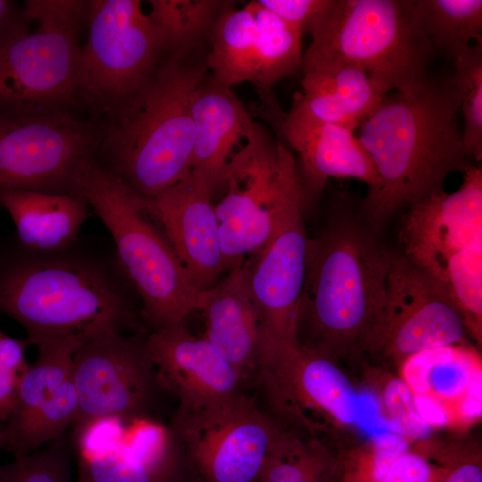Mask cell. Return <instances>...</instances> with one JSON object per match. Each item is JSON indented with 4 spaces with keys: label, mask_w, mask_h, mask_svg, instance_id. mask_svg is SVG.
<instances>
[{
    "label": "cell",
    "mask_w": 482,
    "mask_h": 482,
    "mask_svg": "<svg viewBox=\"0 0 482 482\" xmlns=\"http://www.w3.org/2000/svg\"><path fill=\"white\" fill-rule=\"evenodd\" d=\"M136 297L113 245L99 237L80 235L53 252L27 250L15 238L0 244V313L24 328L29 345L52 339L83 345L145 331Z\"/></svg>",
    "instance_id": "6da1fadb"
},
{
    "label": "cell",
    "mask_w": 482,
    "mask_h": 482,
    "mask_svg": "<svg viewBox=\"0 0 482 482\" xmlns=\"http://www.w3.org/2000/svg\"><path fill=\"white\" fill-rule=\"evenodd\" d=\"M460 109L453 76H428L385 96L359 126L358 138L377 172L363 203L374 231L403 206L443 192L450 174L473 165L458 128Z\"/></svg>",
    "instance_id": "7a4b0ae2"
},
{
    "label": "cell",
    "mask_w": 482,
    "mask_h": 482,
    "mask_svg": "<svg viewBox=\"0 0 482 482\" xmlns=\"http://www.w3.org/2000/svg\"><path fill=\"white\" fill-rule=\"evenodd\" d=\"M392 252L350 216L309 237L296 317L299 346L338 363L362 362L384 302Z\"/></svg>",
    "instance_id": "3957f363"
},
{
    "label": "cell",
    "mask_w": 482,
    "mask_h": 482,
    "mask_svg": "<svg viewBox=\"0 0 482 482\" xmlns=\"http://www.w3.org/2000/svg\"><path fill=\"white\" fill-rule=\"evenodd\" d=\"M204 49L164 54L145 82L104 119L97 162L145 200L191 169V103L209 72Z\"/></svg>",
    "instance_id": "277c9868"
},
{
    "label": "cell",
    "mask_w": 482,
    "mask_h": 482,
    "mask_svg": "<svg viewBox=\"0 0 482 482\" xmlns=\"http://www.w3.org/2000/svg\"><path fill=\"white\" fill-rule=\"evenodd\" d=\"M82 196L111 234L121 270L141 302V318L152 331L183 324L204 307L207 290L192 280L147 201L96 157L74 178Z\"/></svg>",
    "instance_id": "5b68a950"
},
{
    "label": "cell",
    "mask_w": 482,
    "mask_h": 482,
    "mask_svg": "<svg viewBox=\"0 0 482 482\" xmlns=\"http://www.w3.org/2000/svg\"><path fill=\"white\" fill-rule=\"evenodd\" d=\"M309 32L304 54L341 59L368 75L382 97L428 78L432 46L415 0H328Z\"/></svg>",
    "instance_id": "8992f818"
},
{
    "label": "cell",
    "mask_w": 482,
    "mask_h": 482,
    "mask_svg": "<svg viewBox=\"0 0 482 482\" xmlns=\"http://www.w3.org/2000/svg\"><path fill=\"white\" fill-rule=\"evenodd\" d=\"M453 193L432 195L403 220L401 253L435 279L460 310L470 337H482V169L472 165Z\"/></svg>",
    "instance_id": "52a82bcc"
},
{
    "label": "cell",
    "mask_w": 482,
    "mask_h": 482,
    "mask_svg": "<svg viewBox=\"0 0 482 482\" xmlns=\"http://www.w3.org/2000/svg\"><path fill=\"white\" fill-rule=\"evenodd\" d=\"M22 5L36 29L0 49V116L79 110L87 0H26Z\"/></svg>",
    "instance_id": "ba28073f"
},
{
    "label": "cell",
    "mask_w": 482,
    "mask_h": 482,
    "mask_svg": "<svg viewBox=\"0 0 482 482\" xmlns=\"http://www.w3.org/2000/svg\"><path fill=\"white\" fill-rule=\"evenodd\" d=\"M254 386L272 418L304 439L323 444L361 420L358 391L338 362L278 341L266 329Z\"/></svg>",
    "instance_id": "9c48e42d"
},
{
    "label": "cell",
    "mask_w": 482,
    "mask_h": 482,
    "mask_svg": "<svg viewBox=\"0 0 482 482\" xmlns=\"http://www.w3.org/2000/svg\"><path fill=\"white\" fill-rule=\"evenodd\" d=\"M85 25L79 107L104 119L145 82L164 54L138 0H87Z\"/></svg>",
    "instance_id": "30bf717a"
},
{
    "label": "cell",
    "mask_w": 482,
    "mask_h": 482,
    "mask_svg": "<svg viewBox=\"0 0 482 482\" xmlns=\"http://www.w3.org/2000/svg\"><path fill=\"white\" fill-rule=\"evenodd\" d=\"M104 129L78 111L0 116V189L76 195V171L96 156Z\"/></svg>",
    "instance_id": "8fae6325"
},
{
    "label": "cell",
    "mask_w": 482,
    "mask_h": 482,
    "mask_svg": "<svg viewBox=\"0 0 482 482\" xmlns=\"http://www.w3.org/2000/svg\"><path fill=\"white\" fill-rule=\"evenodd\" d=\"M463 317L447 292L401 253H391L382 308L362 362L398 368L419 352L471 345Z\"/></svg>",
    "instance_id": "7c38bea8"
},
{
    "label": "cell",
    "mask_w": 482,
    "mask_h": 482,
    "mask_svg": "<svg viewBox=\"0 0 482 482\" xmlns=\"http://www.w3.org/2000/svg\"><path fill=\"white\" fill-rule=\"evenodd\" d=\"M146 331L81 345L72 357L79 411L72 427L104 418L161 421L170 395L151 359Z\"/></svg>",
    "instance_id": "4fadbf2b"
},
{
    "label": "cell",
    "mask_w": 482,
    "mask_h": 482,
    "mask_svg": "<svg viewBox=\"0 0 482 482\" xmlns=\"http://www.w3.org/2000/svg\"><path fill=\"white\" fill-rule=\"evenodd\" d=\"M71 429L75 482H204L170 423L104 418Z\"/></svg>",
    "instance_id": "5bb4252c"
},
{
    "label": "cell",
    "mask_w": 482,
    "mask_h": 482,
    "mask_svg": "<svg viewBox=\"0 0 482 482\" xmlns=\"http://www.w3.org/2000/svg\"><path fill=\"white\" fill-rule=\"evenodd\" d=\"M170 425L204 482H259L283 431L249 393L206 408H177Z\"/></svg>",
    "instance_id": "9a60e30c"
},
{
    "label": "cell",
    "mask_w": 482,
    "mask_h": 482,
    "mask_svg": "<svg viewBox=\"0 0 482 482\" xmlns=\"http://www.w3.org/2000/svg\"><path fill=\"white\" fill-rule=\"evenodd\" d=\"M295 166L283 139L274 138L256 122L249 140L230 160L225 195L214 204L225 272L266 242L280 191Z\"/></svg>",
    "instance_id": "2e32d148"
},
{
    "label": "cell",
    "mask_w": 482,
    "mask_h": 482,
    "mask_svg": "<svg viewBox=\"0 0 482 482\" xmlns=\"http://www.w3.org/2000/svg\"><path fill=\"white\" fill-rule=\"evenodd\" d=\"M303 190L295 166L277 201L272 227L247 264L252 297L266 331L274 339L298 345L296 317L303 285L308 239Z\"/></svg>",
    "instance_id": "e0dca14e"
},
{
    "label": "cell",
    "mask_w": 482,
    "mask_h": 482,
    "mask_svg": "<svg viewBox=\"0 0 482 482\" xmlns=\"http://www.w3.org/2000/svg\"><path fill=\"white\" fill-rule=\"evenodd\" d=\"M301 37L258 0L242 8L232 2L211 32L208 71L227 87L248 81L260 94L269 93L274 83L302 68Z\"/></svg>",
    "instance_id": "ac0fdd59"
},
{
    "label": "cell",
    "mask_w": 482,
    "mask_h": 482,
    "mask_svg": "<svg viewBox=\"0 0 482 482\" xmlns=\"http://www.w3.org/2000/svg\"><path fill=\"white\" fill-rule=\"evenodd\" d=\"M35 345L37 357L29 364L13 408L4 422V449L14 458L60 438L79 411L72 357L81 345L73 340L52 339Z\"/></svg>",
    "instance_id": "d6986e66"
},
{
    "label": "cell",
    "mask_w": 482,
    "mask_h": 482,
    "mask_svg": "<svg viewBox=\"0 0 482 482\" xmlns=\"http://www.w3.org/2000/svg\"><path fill=\"white\" fill-rule=\"evenodd\" d=\"M397 370L430 428L465 429L481 420L482 361L471 345L419 352Z\"/></svg>",
    "instance_id": "ffe728a7"
},
{
    "label": "cell",
    "mask_w": 482,
    "mask_h": 482,
    "mask_svg": "<svg viewBox=\"0 0 482 482\" xmlns=\"http://www.w3.org/2000/svg\"><path fill=\"white\" fill-rule=\"evenodd\" d=\"M147 345L161 383L178 400V409L214 406L249 393L236 369L183 324L151 331Z\"/></svg>",
    "instance_id": "44dd1931"
},
{
    "label": "cell",
    "mask_w": 482,
    "mask_h": 482,
    "mask_svg": "<svg viewBox=\"0 0 482 482\" xmlns=\"http://www.w3.org/2000/svg\"><path fill=\"white\" fill-rule=\"evenodd\" d=\"M213 189L189 170L176 184L146 200L194 283L208 290L225 272Z\"/></svg>",
    "instance_id": "7402d4cb"
},
{
    "label": "cell",
    "mask_w": 482,
    "mask_h": 482,
    "mask_svg": "<svg viewBox=\"0 0 482 482\" xmlns=\"http://www.w3.org/2000/svg\"><path fill=\"white\" fill-rule=\"evenodd\" d=\"M261 114L299 155L296 165L305 205L320 195L331 178L355 179L369 188L376 185L374 164L352 128L315 121L292 108L285 113L278 104Z\"/></svg>",
    "instance_id": "603a6c76"
},
{
    "label": "cell",
    "mask_w": 482,
    "mask_h": 482,
    "mask_svg": "<svg viewBox=\"0 0 482 482\" xmlns=\"http://www.w3.org/2000/svg\"><path fill=\"white\" fill-rule=\"evenodd\" d=\"M202 336L240 374L254 386L265 328L252 297L246 261L207 290Z\"/></svg>",
    "instance_id": "cb8c5ba5"
},
{
    "label": "cell",
    "mask_w": 482,
    "mask_h": 482,
    "mask_svg": "<svg viewBox=\"0 0 482 482\" xmlns=\"http://www.w3.org/2000/svg\"><path fill=\"white\" fill-rule=\"evenodd\" d=\"M193 157L191 170L208 180L213 193L223 188L227 167L253 135L252 112L227 87L208 74L191 103Z\"/></svg>",
    "instance_id": "d4e9b609"
},
{
    "label": "cell",
    "mask_w": 482,
    "mask_h": 482,
    "mask_svg": "<svg viewBox=\"0 0 482 482\" xmlns=\"http://www.w3.org/2000/svg\"><path fill=\"white\" fill-rule=\"evenodd\" d=\"M302 68L303 90L294 96L291 108L312 120L355 130L383 99L366 72L351 62L303 54Z\"/></svg>",
    "instance_id": "484cf974"
},
{
    "label": "cell",
    "mask_w": 482,
    "mask_h": 482,
    "mask_svg": "<svg viewBox=\"0 0 482 482\" xmlns=\"http://www.w3.org/2000/svg\"><path fill=\"white\" fill-rule=\"evenodd\" d=\"M0 203L14 222L18 244L35 252L58 251L72 245L93 212L79 195L0 189Z\"/></svg>",
    "instance_id": "4316f807"
},
{
    "label": "cell",
    "mask_w": 482,
    "mask_h": 482,
    "mask_svg": "<svg viewBox=\"0 0 482 482\" xmlns=\"http://www.w3.org/2000/svg\"><path fill=\"white\" fill-rule=\"evenodd\" d=\"M148 14L164 54H187L209 44L220 13L232 3L221 0H150Z\"/></svg>",
    "instance_id": "83f0119b"
},
{
    "label": "cell",
    "mask_w": 482,
    "mask_h": 482,
    "mask_svg": "<svg viewBox=\"0 0 482 482\" xmlns=\"http://www.w3.org/2000/svg\"><path fill=\"white\" fill-rule=\"evenodd\" d=\"M420 28L432 48L453 61L470 43L482 42L481 0H415Z\"/></svg>",
    "instance_id": "f1b7e54d"
},
{
    "label": "cell",
    "mask_w": 482,
    "mask_h": 482,
    "mask_svg": "<svg viewBox=\"0 0 482 482\" xmlns=\"http://www.w3.org/2000/svg\"><path fill=\"white\" fill-rule=\"evenodd\" d=\"M336 466L327 445L283 429L259 482H335Z\"/></svg>",
    "instance_id": "f546056e"
},
{
    "label": "cell",
    "mask_w": 482,
    "mask_h": 482,
    "mask_svg": "<svg viewBox=\"0 0 482 482\" xmlns=\"http://www.w3.org/2000/svg\"><path fill=\"white\" fill-rule=\"evenodd\" d=\"M455 86L464 118L461 134L468 154L482 160V42H475L454 60Z\"/></svg>",
    "instance_id": "4dcf8cb0"
},
{
    "label": "cell",
    "mask_w": 482,
    "mask_h": 482,
    "mask_svg": "<svg viewBox=\"0 0 482 482\" xmlns=\"http://www.w3.org/2000/svg\"><path fill=\"white\" fill-rule=\"evenodd\" d=\"M362 368L367 384L376 392L384 412L397 428L396 433L408 440L426 437L431 428L420 417L414 396L403 380L379 366L362 363Z\"/></svg>",
    "instance_id": "1f68e13d"
},
{
    "label": "cell",
    "mask_w": 482,
    "mask_h": 482,
    "mask_svg": "<svg viewBox=\"0 0 482 482\" xmlns=\"http://www.w3.org/2000/svg\"><path fill=\"white\" fill-rule=\"evenodd\" d=\"M0 482H72L68 444L60 437L46 447L0 464Z\"/></svg>",
    "instance_id": "d6a6232c"
},
{
    "label": "cell",
    "mask_w": 482,
    "mask_h": 482,
    "mask_svg": "<svg viewBox=\"0 0 482 482\" xmlns=\"http://www.w3.org/2000/svg\"><path fill=\"white\" fill-rule=\"evenodd\" d=\"M398 433H386L366 442L353 456L351 482H380L395 461L409 449Z\"/></svg>",
    "instance_id": "836d02e7"
},
{
    "label": "cell",
    "mask_w": 482,
    "mask_h": 482,
    "mask_svg": "<svg viewBox=\"0 0 482 482\" xmlns=\"http://www.w3.org/2000/svg\"><path fill=\"white\" fill-rule=\"evenodd\" d=\"M27 338H14L0 328V420L4 422L15 403L21 382L29 364Z\"/></svg>",
    "instance_id": "e575fe53"
},
{
    "label": "cell",
    "mask_w": 482,
    "mask_h": 482,
    "mask_svg": "<svg viewBox=\"0 0 482 482\" xmlns=\"http://www.w3.org/2000/svg\"><path fill=\"white\" fill-rule=\"evenodd\" d=\"M446 468L433 463L420 451L408 450L400 456L380 482H441Z\"/></svg>",
    "instance_id": "d590c367"
},
{
    "label": "cell",
    "mask_w": 482,
    "mask_h": 482,
    "mask_svg": "<svg viewBox=\"0 0 482 482\" xmlns=\"http://www.w3.org/2000/svg\"><path fill=\"white\" fill-rule=\"evenodd\" d=\"M440 464L446 468L441 482H482L480 450L471 445H457L440 453Z\"/></svg>",
    "instance_id": "8d00e7d4"
},
{
    "label": "cell",
    "mask_w": 482,
    "mask_h": 482,
    "mask_svg": "<svg viewBox=\"0 0 482 482\" xmlns=\"http://www.w3.org/2000/svg\"><path fill=\"white\" fill-rule=\"evenodd\" d=\"M268 11L302 35L309 31L316 16L328 0H258Z\"/></svg>",
    "instance_id": "74e56055"
},
{
    "label": "cell",
    "mask_w": 482,
    "mask_h": 482,
    "mask_svg": "<svg viewBox=\"0 0 482 482\" xmlns=\"http://www.w3.org/2000/svg\"><path fill=\"white\" fill-rule=\"evenodd\" d=\"M30 24L22 4L12 0H0V49L28 33Z\"/></svg>",
    "instance_id": "f35d334b"
},
{
    "label": "cell",
    "mask_w": 482,
    "mask_h": 482,
    "mask_svg": "<svg viewBox=\"0 0 482 482\" xmlns=\"http://www.w3.org/2000/svg\"><path fill=\"white\" fill-rule=\"evenodd\" d=\"M4 447V422L0 420V451Z\"/></svg>",
    "instance_id": "ab89813d"
},
{
    "label": "cell",
    "mask_w": 482,
    "mask_h": 482,
    "mask_svg": "<svg viewBox=\"0 0 482 482\" xmlns=\"http://www.w3.org/2000/svg\"><path fill=\"white\" fill-rule=\"evenodd\" d=\"M2 209H3V206H2V204H1V203H0V212H1Z\"/></svg>",
    "instance_id": "60d3db41"
}]
</instances>
